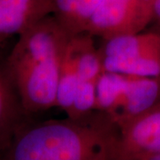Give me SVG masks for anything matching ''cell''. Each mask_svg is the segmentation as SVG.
I'll use <instances>...</instances> for the list:
<instances>
[{"instance_id": "cell-14", "label": "cell", "mask_w": 160, "mask_h": 160, "mask_svg": "<svg viewBox=\"0 0 160 160\" xmlns=\"http://www.w3.org/2000/svg\"><path fill=\"white\" fill-rule=\"evenodd\" d=\"M158 27L157 29H155V30H156L157 32H158V33H159V35H160V23H159V24H158Z\"/></svg>"}, {"instance_id": "cell-13", "label": "cell", "mask_w": 160, "mask_h": 160, "mask_svg": "<svg viewBox=\"0 0 160 160\" xmlns=\"http://www.w3.org/2000/svg\"><path fill=\"white\" fill-rule=\"evenodd\" d=\"M146 160H160V154L157 155V156H154V157H152V158H148V159Z\"/></svg>"}, {"instance_id": "cell-10", "label": "cell", "mask_w": 160, "mask_h": 160, "mask_svg": "<svg viewBox=\"0 0 160 160\" xmlns=\"http://www.w3.org/2000/svg\"><path fill=\"white\" fill-rule=\"evenodd\" d=\"M102 0H51L52 15L70 35L86 31Z\"/></svg>"}, {"instance_id": "cell-11", "label": "cell", "mask_w": 160, "mask_h": 160, "mask_svg": "<svg viewBox=\"0 0 160 160\" xmlns=\"http://www.w3.org/2000/svg\"><path fill=\"white\" fill-rule=\"evenodd\" d=\"M79 82V77L67 45L61 66L56 99V107L61 108L63 111H65L67 116L72 108Z\"/></svg>"}, {"instance_id": "cell-4", "label": "cell", "mask_w": 160, "mask_h": 160, "mask_svg": "<svg viewBox=\"0 0 160 160\" xmlns=\"http://www.w3.org/2000/svg\"><path fill=\"white\" fill-rule=\"evenodd\" d=\"M98 49L103 71L134 77H160V35L156 30L102 38Z\"/></svg>"}, {"instance_id": "cell-2", "label": "cell", "mask_w": 160, "mask_h": 160, "mask_svg": "<svg viewBox=\"0 0 160 160\" xmlns=\"http://www.w3.org/2000/svg\"><path fill=\"white\" fill-rule=\"evenodd\" d=\"M71 36L52 14L20 35L6 56V65L29 116L56 107L61 66Z\"/></svg>"}, {"instance_id": "cell-9", "label": "cell", "mask_w": 160, "mask_h": 160, "mask_svg": "<svg viewBox=\"0 0 160 160\" xmlns=\"http://www.w3.org/2000/svg\"><path fill=\"white\" fill-rule=\"evenodd\" d=\"M68 50L74 62L80 81L97 82L103 72L102 57L95 46L93 36L88 32L72 35Z\"/></svg>"}, {"instance_id": "cell-7", "label": "cell", "mask_w": 160, "mask_h": 160, "mask_svg": "<svg viewBox=\"0 0 160 160\" xmlns=\"http://www.w3.org/2000/svg\"><path fill=\"white\" fill-rule=\"evenodd\" d=\"M30 119L31 116L23 108L6 59L0 60V155L8 149L19 129Z\"/></svg>"}, {"instance_id": "cell-8", "label": "cell", "mask_w": 160, "mask_h": 160, "mask_svg": "<svg viewBox=\"0 0 160 160\" xmlns=\"http://www.w3.org/2000/svg\"><path fill=\"white\" fill-rule=\"evenodd\" d=\"M52 14L51 0H0V44Z\"/></svg>"}, {"instance_id": "cell-6", "label": "cell", "mask_w": 160, "mask_h": 160, "mask_svg": "<svg viewBox=\"0 0 160 160\" xmlns=\"http://www.w3.org/2000/svg\"><path fill=\"white\" fill-rule=\"evenodd\" d=\"M118 128L116 160H146L160 154V104Z\"/></svg>"}, {"instance_id": "cell-5", "label": "cell", "mask_w": 160, "mask_h": 160, "mask_svg": "<svg viewBox=\"0 0 160 160\" xmlns=\"http://www.w3.org/2000/svg\"><path fill=\"white\" fill-rule=\"evenodd\" d=\"M152 0H102L86 32L107 38L142 32L152 22Z\"/></svg>"}, {"instance_id": "cell-12", "label": "cell", "mask_w": 160, "mask_h": 160, "mask_svg": "<svg viewBox=\"0 0 160 160\" xmlns=\"http://www.w3.org/2000/svg\"><path fill=\"white\" fill-rule=\"evenodd\" d=\"M152 22L160 23V0H152L151 2Z\"/></svg>"}, {"instance_id": "cell-1", "label": "cell", "mask_w": 160, "mask_h": 160, "mask_svg": "<svg viewBox=\"0 0 160 160\" xmlns=\"http://www.w3.org/2000/svg\"><path fill=\"white\" fill-rule=\"evenodd\" d=\"M118 139V125L99 110L77 118L30 119L0 160H116Z\"/></svg>"}, {"instance_id": "cell-3", "label": "cell", "mask_w": 160, "mask_h": 160, "mask_svg": "<svg viewBox=\"0 0 160 160\" xmlns=\"http://www.w3.org/2000/svg\"><path fill=\"white\" fill-rule=\"evenodd\" d=\"M160 104V77L103 71L96 85V110L120 126Z\"/></svg>"}]
</instances>
